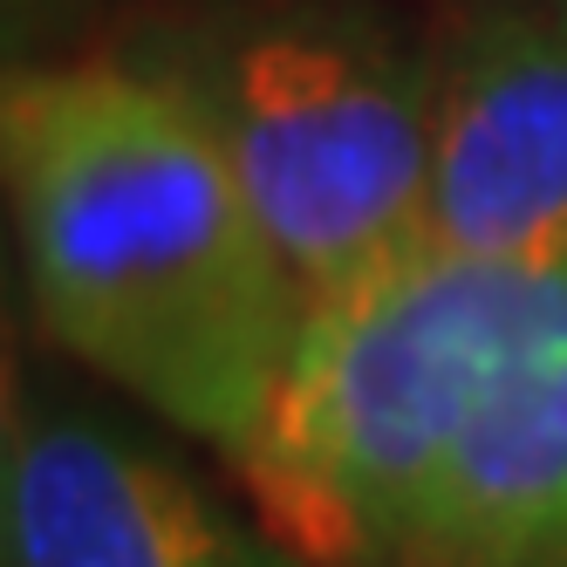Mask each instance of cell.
<instances>
[{
	"label": "cell",
	"instance_id": "cell-7",
	"mask_svg": "<svg viewBox=\"0 0 567 567\" xmlns=\"http://www.w3.org/2000/svg\"><path fill=\"white\" fill-rule=\"evenodd\" d=\"M547 8H560V21H567V0H547Z\"/></svg>",
	"mask_w": 567,
	"mask_h": 567
},
{
	"label": "cell",
	"instance_id": "cell-5",
	"mask_svg": "<svg viewBox=\"0 0 567 567\" xmlns=\"http://www.w3.org/2000/svg\"><path fill=\"white\" fill-rule=\"evenodd\" d=\"M8 567H308L274 526L213 499L110 417L14 403L0 458Z\"/></svg>",
	"mask_w": 567,
	"mask_h": 567
},
{
	"label": "cell",
	"instance_id": "cell-4",
	"mask_svg": "<svg viewBox=\"0 0 567 567\" xmlns=\"http://www.w3.org/2000/svg\"><path fill=\"white\" fill-rule=\"evenodd\" d=\"M424 254L567 260L560 8H485L437 49Z\"/></svg>",
	"mask_w": 567,
	"mask_h": 567
},
{
	"label": "cell",
	"instance_id": "cell-3",
	"mask_svg": "<svg viewBox=\"0 0 567 567\" xmlns=\"http://www.w3.org/2000/svg\"><path fill=\"white\" fill-rule=\"evenodd\" d=\"M144 62L226 144L308 315L355 301L424 254L437 55L383 8L226 0Z\"/></svg>",
	"mask_w": 567,
	"mask_h": 567
},
{
	"label": "cell",
	"instance_id": "cell-2",
	"mask_svg": "<svg viewBox=\"0 0 567 567\" xmlns=\"http://www.w3.org/2000/svg\"><path fill=\"white\" fill-rule=\"evenodd\" d=\"M0 157L34 321L239 458L301 349L308 295L198 103L144 55L14 69Z\"/></svg>",
	"mask_w": 567,
	"mask_h": 567
},
{
	"label": "cell",
	"instance_id": "cell-6",
	"mask_svg": "<svg viewBox=\"0 0 567 567\" xmlns=\"http://www.w3.org/2000/svg\"><path fill=\"white\" fill-rule=\"evenodd\" d=\"M8 8V42L21 49V34H34V28H49L62 8H75V0H0Z\"/></svg>",
	"mask_w": 567,
	"mask_h": 567
},
{
	"label": "cell",
	"instance_id": "cell-1",
	"mask_svg": "<svg viewBox=\"0 0 567 567\" xmlns=\"http://www.w3.org/2000/svg\"><path fill=\"white\" fill-rule=\"evenodd\" d=\"M233 465L308 567H567V260L417 254L315 308Z\"/></svg>",
	"mask_w": 567,
	"mask_h": 567
}]
</instances>
